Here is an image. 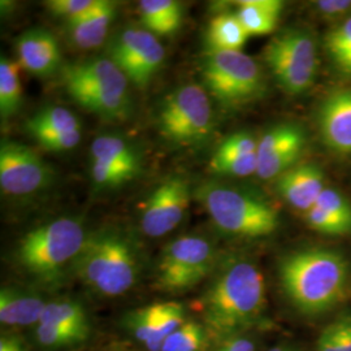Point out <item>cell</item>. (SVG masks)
<instances>
[{
	"label": "cell",
	"instance_id": "1",
	"mask_svg": "<svg viewBox=\"0 0 351 351\" xmlns=\"http://www.w3.org/2000/svg\"><path fill=\"white\" fill-rule=\"evenodd\" d=\"M265 310L263 274L247 259L221 267L202 298L204 328L216 343L261 326Z\"/></svg>",
	"mask_w": 351,
	"mask_h": 351
},
{
	"label": "cell",
	"instance_id": "2",
	"mask_svg": "<svg viewBox=\"0 0 351 351\" xmlns=\"http://www.w3.org/2000/svg\"><path fill=\"white\" fill-rule=\"evenodd\" d=\"M278 277L285 297L297 311L320 315L345 300L350 267L339 251L311 247L285 255L278 265Z\"/></svg>",
	"mask_w": 351,
	"mask_h": 351
},
{
	"label": "cell",
	"instance_id": "3",
	"mask_svg": "<svg viewBox=\"0 0 351 351\" xmlns=\"http://www.w3.org/2000/svg\"><path fill=\"white\" fill-rule=\"evenodd\" d=\"M80 280L103 297H119L134 287L139 272L138 252L130 239L114 229L88 236L73 263Z\"/></svg>",
	"mask_w": 351,
	"mask_h": 351
},
{
	"label": "cell",
	"instance_id": "4",
	"mask_svg": "<svg viewBox=\"0 0 351 351\" xmlns=\"http://www.w3.org/2000/svg\"><path fill=\"white\" fill-rule=\"evenodd\" d=\"M197 198L216 228L233 237L263 239L280 226L276 208L243 189L210 181L197 189Z\"/></svg>",
	"mask_w": 351,
	"mask_h": 351
},
{
	"label": "cell",
	"instance_id": "5",
	"mask_svg": "<svg viewBox=\"0 0 351 351\" xmlns=\"http://www.w3.org/2000/svg\"><path fill=\"white\" fill-rule=\"evenodd\" d=\"M63 84L72 99L108 121H124L132 111L129 80L111 59L68 64Z\"/></svg>",
	"mask_w": 351,
	"mask_h": 351
},
{
	"label": "cell",
	"instance_id": "6",
	"mask_svg": "<svg viewBox=\"0 0 351 351\" xmlns=\"http://www.w3.org/2000/svg\"><path fill=\"white\" fill-rule=\"evenodd\" d=\"M86 239L77 219L60 217L27 232L19 243L17 261L38 281L55 282L68 264L73 265Z\"/></svg>",
	"mask_w": 351,
	"mask_h": 351
},
{
	"label": "cell",
	"instance_id": "7",
	"mask_svg": "<svg viewBox=\"0 0 351 351\" xmlns=\"http://www.w3.org/2000/svg\"><path fill=\"white\" fill-rule=\"evenodd\" d=\"M202 75L207 93L226 107L245 106L263 94L262 68L242 51H208Z\"/></svg>",
	"mask_w": 351,
	"mask_h": 351
},
{
	"label": "cell",
	"instance_id": "8",
	"mask_svg": "<svg viewBox=\"0 0 351 351\" xmlns=\"http://www.w3.org/2000/svg\"><path fill=\"white\" fill-rule=\"evenodd\" d=\"M159 130L164 138L178 146H195L213 133V113L207 90L186 84L165 98L159 111Z\"/></svg>",
	"mask_w": 351,
	"mask_h": 351
},
{
	"label": "cell",
	"instance_id": "9",
	"mask_svg": "<svg viewBox=\"0 0 351 351\" xmlns=\"http://www.w3.org/2000/svg\"><path fill=\"white\" fill-rule=\"evenodd\" d=\"M264 59L277 84L297 95L313 86L317 68L314 38L300 29H289L265 46Z\"/></svg>",
	"mask_w": 351,
	"mask_h": 351
},
{
	"label": "cell",
	"instance_id": "10",
	"mask_svg": "<svg viewBox=\"0 0 351 351\" xmlns=\"http://www.w3.org/2000/svg\"><path fill=\"white\" fill-rule=\"evenodd\" d=\"M215 261L207 239L186 236L175 239L164 249L158 264V285L169 293H181L198 285L211 274Z\"/></svg>",
	"mask_w": 351,
	"mask_h": 351
},
{
	"label": "cell",
	"instance_id": "11",
	"mask_svg": "<svg viewBox=\"0 0 351 351\" xmlns=\"http://www.w3.org/2000/svg\"><path fill=\"white\" fill-rule=\"evenodd\" d=\"M110 59L132 84L143 88L160 69L165 50L149 30L128 27L113 38Z\"/></svg>",
	"mask_w": 351,
	"mask_h": 351
},
{
	"label": "cell",
	"instance_id": "12",
	"mask_svg": "<svg viewBox=\"0 0 351 351\" xmlns=\"http://www.w3.org/2000/svg\"><path fill=\"white\" fill-rule=\"evenodd\" d=\"M52 169L34 151L4 139L0 146V186L8 195H29L46 188Z\"/></svg>",
	"mask_w": 351,
	"mask_h": 351
},
{
	"label": "cell",
	"instance_id": "13",
	"mask_svg": "<svg viewBox=\"0 0 351 351\" xmlns=\"http://www.w3.org/2000/svg\"><path fill=\"white\" fill-rule=\"evenodd\" d=\"M190 203V186L182 177H171L154 190L142 213V230L158 239L172 232L184 220Z\"/></svg>",
	"mask_w": 351,
	"mask_h": 351
},
{
	"label": "cell",
	"instance_id": "14",
	"mask_svg": "<svg viewBox=\"0 0 351 351\" xmlns=\"http://www.w3.org/2000/svg\"><path fill=\"white\" fill-rule=\"evenodd\" d=\"M306 145L304 132L300 126L284 124L264 133L258 139V172L263 180H272L294 167Z\"/></svg>",
	"mask_w": 351,
	"mask_h": 351
},
{
	"label": "cell",
	"instance_id": "15",
	"mask_svg": "<svg viewBox=\"0 0 351 351\" xmlns=\"http://www.w3.org/2000/svg\"><path fill=\"white\" fill-rule=\"evenodd\" d=\"M319 130L326 147L341 155L351 154V91H337L319 111Z\"/></svg>",
	"mask_w": 351,
	"mask_h": 351
},
{
	"label": "cell",
	"instance_id": "16",
	"mask_svg": "<svg viewBox=\"0 0 351 351\" xmlns=\"http://www.w3.org/2000/svg\"><path fill=\"white\" fill-rule=\"evenodd\" d=\"M326 188L323 171L311 164L294 165L277 177L276 189L280 197L303 213L314 207Z\"/></svg>",
	"mask_w": 351,
	"mask_h": 351
},
{
	"label": "cell",
	"instance_id": "17",
	"mask_svg": "<svg viewBox=\"0 0 351 351\" xmlns=\"http://www.w3.org/2000/svg\"><path fill=\"white\" fill-rule=\"evenodd\" d=\"M19 65L34 75H50L60 66L62 52L56 38L43 29L27 30L16 40Z\"/></svg>",
	"mask_w": 351,
	"mask_h": 351
},
{
	"label": "cell",
	"instance_id": "18",
	"mask_svg": "<svg viewBox=\"0 0 351 351\" xmlns=\"http://www.w3.org/2000/svg\"><path fill=\"white\" fill-rule=\"evenodd\" d=\"M116 16V4L108 0H99L97 7L90 12L66 24L71 39L75 46L82 50L99 47L106 40L110 26Z\"/></svg>",
	"mask_w": 351,
	"mask_h": 351
},
{
	"label": "cell",
	"instance_id": "19",
	"mask_svg": "<svg viewBox=\"0 0 351 351\" xmlns=\"http://www.w3.org/2000/svg\"><path fill=\"white\" fill-rule=\"evenodd\" d=\"M46 302L37 293L5 287L0 291V322L3 326H37Z\"/></svg>",
	"mask_w": 351,
	"mask_h": 351
},
{
	"label": "cell",
	"instance_id": "20",
	"mask_svg": "<svg viewBox=\"0 0 351 351\" xmlns=\"http://www.w3.org/2000/svg\"><path fill=\"white\" fill-rule=\"evenodd\" d=\"M91 162L106 164L136 177L141 171L138 152L125 139L117 136H101L91 145Z\"/></svg>",
	"mask_w": 351,
	"mask_h": 351
},
{
	"label": "cell",
	"instance_id": "21",
	"mask_svg": "<svg viewBox=\"0 0 351 351\" xmlns=\"http://www.w3.org/2000/svg\"><path fill=\"white\" fill-rule=\"evenodd\" d=\"M282 8L280 0H243L239 3L237 16L249 37H259L276 29Z\"/></svg>",
	"mask_w": 351,
	"mask_h": 351
},
{
	"label": "cell",
	"instance_id": "22",
	"mask_svg": "<svg viewBox=\"0 0 351 351\" xmlns=\"http://www.w3.org/2000/svg\"><path fill=\"white\" fill-rule=\"evenodd\" d=\"M138 11L143 25L152 34H173L182 23L181 5L175 0H142Z\"/></svg>",
	"mask_w": 351,
	"mask_h": 351
},
{
	"label": "cell",
	"instance_id": "23",
	"mask_svg": "<svg viewBox=\"0 0 351 351\" xmlns=\"http://www.w3.org/2000/svg\"><path fill=\"white\" fill-rule=\"evenodd\" d=\"M39 323L72 329L86 339L90 337L91 333V322L85 307L73 300L46 303Z\"/></svg>",
	"mask_w": 351,
	"mask_h": 351
},
{
	"label": "cell",
	"instance_id": "24",
	"mask_svg": "<svg viewBox=\"0 0 351 351\" xmlns=\"http://www.w3.org/2000/svg\"><path fill=\"white\" fill-rule=\"evenodd\" d=\"M247 33L237 13H221L213 17L207 30L210 50L241 51L247 40Z\"/></svg>",
	"mask_w": 351,
	"mask_h": 351
},
{
	"label": "cell",
	"instance_id": "25",
	"mask_svg": "<svg viewBox=\"0 0 351 351\" xmlns=\"http://www.w3.org/2000/svg\"><path fill=\"white\" fill-rule=\"evenodd\" d=\"M26 130L34 137L81 130V123L75 113L62 106H50L36 113L26 121Z\"/></svg>",
	"mask_w": 351,
	"mask_h": 351
},
{
	"label": "cell",
	"instance_id": "26",
	"mask_svg": "<svg viewBox=\"0 0 351 351\" xmlns=\"http://www.w3.org/2000/svg\"><path fill=\"white\" fill-rule=\"evenodd\" d=\"M19 64L1 56L0 59V114L8 119L19 111L23 101V86Z\"/></svg>",
	"mask_w": 351,
	"mask_h": 351
},
{
	"label": "cell",
	"instance_id": "27",
	"mask_svg": "<svg viewBox=\"0 0 351 351\" xmlns=\"http://www.w3.org/2000/svg\"><path fill=\"white\" fill-rule=\"evenodd\" d=\"M210 339L204 326L186 322L164 341L160 351H203L208 346Z\"/></svg>",
	"mask_w": 351,
	"mask_h": 351
},
{
	"label": "cell",
	"instance_id": "28",
	"mask_svg": "<svg viewBox=\"0 0 351 351\" xmlns=\"http://www.w3.org/2000/svg\"><path fill=\"white\" fill-rule=\"evenodd\" d=\"M159 314L160 303L138 308L126 316V329H129L134 339L149 348L158 329Z\"/></svg>",
	"mask_w": 351,
	"mask_h": 351
},
{
	"label": "cell",
	"instance_id": "29",
	"mask_svg": "<svg viewBox=\"0 0 351 351\" xmlns=\"http://www.w3.org/2000/svg\"><path fill=\"white\" fill-rule=\"evenodd\" d=\"M185 307L178 302H164L160 303V314L159 323L155 336L151 341L150 351H160L164 341L168 339L175 330H177L184 323H186Z\"/></svg>",
	"mask_w": 351,
	"mask_h": 351
},
{
	"label": "cell",
	"instance_id": "30",
	"mask_svg": "<svg viewBox=\"0 0 351 351\" xmlns=\"http://www.w3.org/2000/svg\"><path fill=\"white\" fill-rule=\"evenodd\" d=\"M316 351H351V314L341 315L323 329Z\"/></svg>",
	"mask_w": 351,
	"mask_h": 351
},
{
	"label": "cell",
	"instance_id": "31",
	"mask_svg": "<svg viewBox=\"0 0 351 351\" xmlns=\"http://www.w3.org/2000/svg\"><path fill=\"white\" fill-rule=\"evenodd\" d=\"M33 335L38 345L46 350H59L64 348H71L88 339L85 336L77 333L72 329L43 323H38Z\"/></svg>",
	"mask_w": 351,
	"mask_h": 351
},
{
	"label": "cell",
	"instance_id": "32",
	"mask_svg": "<svg viewBox=\"0 0 351 351\" xmlns=\"http://www.w3.org/2000/svg\"><path fill=\"white\" fill-rule=\"evenodd\" d=\"M326 49L339 71L351 75V17L329 33Z\"/></svg>",
	"mask_w": 351,
	"mask_h": 351
},
{
	"label": "cell",
	"instance_id": "33",
	"mask_svg": "<svg viewBox=\"0 0 351 351\" xmlns=\"http://www.w3.org/2000/svg\"><path fill=\"white\" fill-rule=\"evenodd\" d=\"M258 151V139L247 132H239L232 134L220 145L213 158L216 159H230L243 158Z\"/></svg>",
	"mask_w": 351,
	"mask_h": 351
},
{
	"label": "cell",
	"instance_id": "34",
	"mask_svg": "<svg viewBox=\"0 0 351 351\" xmlns=\"http://www.w3.org/2000/svg\"><path fill=\"white\" fill-rule=\"evenodd\" d=\"M315 206L336 217L351 230V203L339 190L324 189Z\"/></svg>",
	"mask_w": 351,
	"mask_h": 351
},
{
	"label": "cell",
	"instance_id": "35",
	"mask_svg": "<svg viewBox=\"0 0 351 351\" xmlns=\"http://www.w3.org/2000/svg\"><path fill=\"white\" fill-rule=\"evenodd\" d=\"M210 168L213 173L232 177H246L256 175L258 172V156L252 154L243 158H230V159H216L213 158Z\"/></svg>",
	"mask_w": 351,
	"mask_h": 351
},
{
	"label": "cell",
	"instance_id": "36",
	"mask_svg": "<svg viewBox=\"0 0 351 351\" xmlns=\"http://www.w3.org/2000/svg\"><path fill=\"white\" fill-rule=\"evenodd\" d=\"M304 219L307 226L314 229L315 232L322 233L324 236L339 237L351 234V230L348 226L342 224L336 217L326 213L324 210L319 208L317 206H314L311 210L304 213Z\"/></svg>",
	"mask_w": 351,
	"mask_h": 351
},
{
	"label": "cell",
	"instance_id": "37",
	"mask_svg": "<svg viewBox=\"0 0 351 351\" xmlns=\"http://www.w3.org/2000/svg\"><path fill=\"white\" fill-rule=\"evenodd\" d=\"M98 1L99 0H51L47 7L55 16L62 17L66 24H71L97 7Z\"/></svg>",
	"mask_w": 351,
	"mask_h": 351
},
{
	"label": "cell",
	"instance_id": "38",
	"mask_svg": "<svg viewBox=\"0 0 351 351\" xmlns=\"http://www.w3.org/2000/svg\"><path fill=\"white\" fill-rule=\"evenodd\" d=\"M91 177L94 184L101 189L117 188L134 178L121 169L98 162L91 164Z\"/></svg>",
	"mask_w": 351,
	"mask_h": 351
},
{
	"label": "cell",
	"instance_id": "39",
	"mask_svg": "<svg viewBox=\"0 0 351 351\" xmlns=\"http://www.w3.org/2000/svg\"><path fill=\"white\" fill-rule=\"evenodd\" d=\"M81 130L75 132H65V133H58V134H50V136H42L38 137V143L45 147L46 150L68 151L75 149V146L81 142Z\"/></svg>",
	"mask_w": 351,
	"mask_h": 351
},
{
	"label": "cell",
	"instance_id": "40",
	"mask_svg": "<svg viewBox=\"0 0 351 351\" xmlns=\"http://www.w3.org/2000/svg\"><path fill=\"white\" fill-rule=\"evenodd\" d=\"M315 7L317 11L328 19H336L342 14H346L351 10V1L349 0H322L316 1Z\"/></svg>",
	"mask_w": 351,
	"mask_h": 351
},
{
	"label": "cell",
	"instance_id": "41",
	"mask_svg": "<svg viewBox=\"0 0 351 351\" xmlns=\"http://www.w3.org/2000/svg\"><path fill=\"white\" fill-rule=\"evenodd\" d=\"M213 351H255V345L243 335L217 343V348Z\"/></svg>",
	"mask_w": 351,
	"mask_h": 351
},
{
	"label": "cell",
	"instance_id": "42",
	"mask_svg": "<svg viewBox=\"0 0 351 351\" xmlns=\"http://www.w3.org/2000/svg\"><path fill=\"white\" fill-rule=\"evenodd\" d=\"M0 351H27L24 342L16 336H3L0 339Z\"/></svg>",
	"mask_w": 351,
	"mask_h": 351
},
{
	"label": "cell",
	"instance_id": "43",
	"mask_svg": "<svg viewBox=\"0 0 351 351\" xmlns=\"http://www.w3.org/2000/svg\"><path fill=\"white\" fill-rule=\"evenodd\" d=\"M268 351H297L294 350V349H291V348H289V346H275V348H272V349H269Z\"/></svg>",
	"mask_w": 351,
	"mask_h": 351
},
{
	"label": "cell",
	"instance_id": "44",
	"mask_svg": "<svg viewBox=\"0 0 351 351\" xmlns=\"http://www.w3.org/2000/svg\"><path fill=\"white\" fill-rule=\"evenodd\" d=\"M114 351H128L124 348H116V349H113Z\"/></svg>",
	"mask_w": 351,
	"mask_h": 351
}]
</instances>
